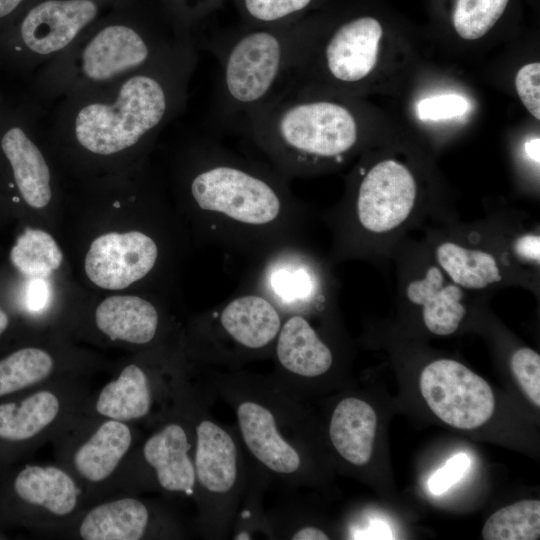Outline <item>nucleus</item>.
Returning a JSON list of instances; mask_svg holds the SVG:
<instances>
[{
	"instance_id": "obj_1",
	"label": "nucleus",
	"mask_w": 540,
	"mask_h": 540,
	"mask_svg": "<svg viewBox=\"0 0 540 540\" xmlns=\"http://www.w3.org/2000/svg\"><path fill=\"white\" fill-rule=\"evenodd\" d=\"M186 188L213 242L262 256L296 245L298 205L287 178L271 165L202 141Z\"/></svg>"
},
{
	"instance_id": "obj_2",
	"label": "nucleus",
	"mask_w": 540,
	"mask_h": 540,
	"mask_svg": "<svg viewBox=\"0 0 540 540\" xmlns=\"http://www.w3.org/2000/svg\"><path fill=\"white\" fill-rule=\"evenodd\" d=\"M197 45L181 41L146 68L69 97L68 126L80 148L114 156L154 137L183 107Z\"/></svg>"
},
{
	"instance_id": "obj_3",
	"label": "nucleus",
	"mask_w": 540,
	"mask_h": 540,
	"mask_svg": "<svg viewBox=\"0 0 540 540\" xmlns=\"http://www.w3.org/2000/svg\"><path fill=\"white\" fill-rule=\"evenodd\" d=\"M241 121L270 165L287 179L343 162L361 138L353 106L315 89L278 90Z\"/></svg>"
},
{
	"instance_id": "obj_4",
	"label": "nucleus",
	"mask_w": 540,
	"mask_h": 540,
	"mask_svg": "<svg viewBox=\"0 0 540 540\" xmlns=\"http://www.w3.org/2000/svg\"><path fill=\"white\" fill-rule=\"evenodd\" d=\"M312 33L296 26H254L209 43L219 66L215 108L242 119L270 98L294 67Z\"/></svg>"
},
{
	"instance_id": "obj_5",
	"label": "nucleus",
	"mask_w": 540,
	"mask_h": 540,
	"mask_svg": "<svg viewBox=\"0 0 540 540\" xmlns=\"http://www.w3.org/2000/svg\"><path fill=\"white\" fill-rule=\"evenodd\" d=\"M188 37H166L125 24H110L51 60L49 86L68 96L112 84L136 73Z\"/></svg>"
},
{
	"instance_id": "obj_6",
	"label": "nucleus",
	"mask_w": 540,
	"mask_h": 540,
	"mask_svg": "<svg viewBox=\"0 0 540 540\" xmlns=\"http://www.w3.org/2000/svg\"><path fill=\"white\" fill-rule=\"evenodd\" d=\"M94 0H45L0 30V67L26 73L67 51L97 17Z\"/></svg>"
},
{
	"instance_id": "obj_7",
	"label": "nucleus",
	"mask_w": 540,
	"mask_h": 540,
	"mask_svg": "<svg viewBox=\"0 0 540 540\" xmlns=\"http://www.w3.org/2000/svg\"><path fill=\"white\" fill-rule=\"evenodd\" d=\"M31 106L12 105L0 97V177L16 201L31 209L46 207L52 198L51 171L32 135Z\"/></svg>"
},
{
	"instance_id": "obj_8",
	"label": "nucleus",
	"mask_w": 540,
	"mask_h": 540,
	"mask_svg": "<svg viewBox=\"0 0 540 540\" xmlns=\"http://www.w3.org/2000/svg\"><path fill=\"white\" fill-rule=\"evenodd\" d=\"M421 394L432 412L446 424L471 430L493 415L495 398L489 384L463 364L439 359L420 376Z\"/></svg>"
},
{
	"instance_id": "obj_9",
	"label": "nucleus",
	"mask_w": 540,
	"mask_h": 540,
	"mask_svg": "<svg viewBox=\"0 0 540 540\" xmlns=\"http://www.w3.org/2000/svg\"><path fill=\"white\" fill-rule=\"evenodd\" d=\"M362 174L355 199L358 224L375 234L396 229L415 205L417 186L413 174L393 159L380 161Z\"/></svg>"
},
{
	"instance_id": "obj_10",
	"label": "nucleus",
	"mask_w": 540,
	"mask_h": 540,
	"mask_svg": "<svg viewBox=\"0 0 540 540\" xmlns=\"http://www.w3.org/2000/svg\"><path fill=\"white\" fill-rule=\"evenodd\" d=\"M159 257L156 241L144 232H108L96 237L86 253L89 280L106 290H121L147 276Z\"/></svg>"
},
{
	"instance_id": "obj_11",
	"label": "nucleus",
	"mask_w": 540,
	"mask_h": 540,
	"mask_svg": "<svg viewBox=\"0 0 540 540\" xmlns=\"http://www.w3.org/2000/svg\"><path fill=\"white\" fill-rule=\"evenodd\" d=\"M265 257L260 287L262 295L278 310L282 307L296 313L319 296V276L309 259L296 250V245L279 248Z\"/></svg>"
},
{
	"instance_id": "obj_12",
	"label": "nucleus",
	"mask_w": 540,
	"mask_h": 540,
	"mask_svg": "<svg viewBox=\"0 0 540 540\" xmlns=\"http://www.w3.org/2000/svg\"><path fill=\"white\" fill-rule=\"evenodd\" d=\"M236 416L244 443L261 464L284 475L300 469L301 456L280 433L271 410L256 401L245 400L236 407Z\"/></svg>"
},
{
	"instance_id": "obj_13",
	"label": "nucleus",
	"mask_w": 540,
	"mask_h": 540,
	"mask_svg": "<svg viewBox=\"0 0 540 540\" xmlns=\"http://www.w3.org/2000/svg\"><path fill=\"white\" fill-rule=\"evenodd\" d=\"M196 482L209 494L226 495L238 481V448L227 430L210 419L196 426Z\"/></svg>"
},
{
	"instance_id": "obj_14",
	"label": "nucleus",
	"mask_w": 540,
	"mask_h": 540,
	"mask_svg": "<svg viewBox=\"0 0 540 540\" xmlns=\"http://www.w3.org/2000/svg\"><path fill=\"white\" fill-rule=\"evenodd\" d=\"M223 331L240 346L259 350L276 340L282 320L278 308L264 295L243 294L221 310Z\"/></svg>"
},
{
	"instance_id": "obj_15",
	"label": "nucleus",
	"mask_w": 540,
	"mask_h": 540,
	"mask_svg": "<svg viewBox=\"0 0 540 540\" xmlns=\"http://www.w3.org/2000/svg\"><path fill=\"white\" fill-rule=\"evenodd\" d=\"M191 444L184 427L169 423L144 443L143 455L155 470L160 486L169 492L190 494L196 484Z\"/></svg>"
},
{
	"instance_id": "obj_16",
	"label": "nucleus",
	"mask_w": 540,
	"mask_h": 540,
	"mask_svg": "<svg viewBox=\"0 0 540 540\" xmlns=\"http://www.w3.org/2000/svg\"><path fill=\"white\" fill-rule=\"evenodd\" d=\"M95 323L113 341L142 345L154 339L159 315L156 307L140 296L113 295L98 304Z\"/></svg>"
},
{
	"instance_id": "obj_17",
	"label": "nucleus",
	"mask_w": 540,
	"mask_h": 540,
	"mask_svg": "<svg viewBox=\"0 0 540 540\" xmlns=\"http://www.w3.org/2000/svg\"><path fill=\"white\" fill-rule=\"evenodd\" d=\"M276 356L285 370L307 378L326 373L333 362L330 348L298 313L282 323L276 338Z\"/></svg>"
},
{
	"instance_id": "obj_18",
	"label": "nucleus",
	"mask_w": 540,
	"mask_h": 540,
	"mask_svg": "<svg viewBox=\"0 0 540 540\" xmlns=\"http://www.w3.org/2000/svg\"><path fill=\"white\" fill-rule=\"evenodd\" d=\"M407 298L422 307L426 328L436 335L454 333L465 316L461 303L463 292L456 284L444 285V276L431 266L423 278L411 281L406 288Z\"/></svg>"
},
{
	"instance_id": "obj_19",
	"label": "nucleus",
	"mask_w": 540,
	"mask_h": 540,
	"mask_svg": "<svg viewBox=\"0 0 540 540\" xmlns=\"http://www.w3.org/2000/svg\"><path fill=\"white\" fill-rule=\"evenodd\" d=\"M376 427L374 409L361 399L349 397L335 407L329 436L340 456L353 465L363 466L371 459Z\"/></svg>"
},
{
	"instance_id": "obj_20",
	"label": "nucleus",
	"mask_w": 540,
	"mask_h": 540,
	"mask_svg": "<svg viewBox=\"0 0 540 540\" xmlns=\"http://www.w3.org/2000/svg\"><path fill=\"white\" fill-rule=\"evenodd\" d=\"M14 490L24 502L55 516L72 513L78 504L79 490L75 481L55 466H25L15 478Z\"/></svg>"
},
{
	"instance_id": "obj_21",
	"label": "nucleus",
	"mask_w": 540,
	"mask_h": 540,
	"mask_svg": "<svg viewBox=\"0 0 540 540\" xmlns=\"http://www.w3.org/2000/svg\"><path fill=\"white\" fill-rule=\"evenodd\" d=\"M145 504L126 497L99 504L83 517L79 534L85 540H138L148 527Z\"/></svg>"
},
{
	"instance_id": "obj_22",
	"label": "nucleus",
	"mask_w": 540,
	"mask_h": 540,
	"mask_svg": "<svg viewBox=\"0 0 540 540\" xmlns=\"http://www.w3.org/2000/svg\"><path fill=\"white\" fill-rule=\"evenodd\" d=\"M132 444V432L125 422H103L74 454L78 473L90 482L107 479L117 468Z\"/></svg>"
},
{
	"instance_id": "obj_23",
	"label": "nucleus",
	"mask_w": 540,
	"mask_h": 540,
	"mask_svg": "<svg viewBox=\"0 0 540 540\" xmlns=\"http://www.w3.org/2000/svg\"><path fill=\"white\" fill-rule=\"evenodd\" d=\"M152 397L149 379L136 364L124 367L117 378L107 383L96 401V411L112 420L132 421L146 416Z\"/></svg>"
},
{
	"instance_id": "obj_24",
	"label": "nucleus",
	"mask_w": 540,
	"mask_h": 540,
	"mask_svg": "<svg viewBox=\"0 0 540 540\" xmlns=\"http://www.w3.org/2000/svg\"><path fill=\"white\" fill-rule=\"evenodd\" d=\"M60 411L58 397L42 390L20 402L0 405V438L9 441L30 439L47 428Z\"/></svg>"
},
{
	"instance_id": "obj_25",
	"label": "nucleus",
	"mask_w": 540,
	"mask_h": 540,
	"mask_svg": "<svg viewBox=\"0 0 540 540\" xmlns=\"http://www.w3.org/2000/svg\"><path fill=\"white\" fill-rule=\"evenodd\" d=\"M436 258L452 281L467 289H482L502 279L495 257L482 250L447 241L438 246Z\"/></svg>"
},
{
	"instance_id": "obj_26",
	"label": "nucleus",
	"mask_w": 540,
	"mask_h": 540,
	"mask_svg": "<svg viewBox=\"0 0 540 540\" xmlns=\"http://www.w3.org/2000/svg\"><path fill=\"white\" fill-rule=\"evenodd\" d=\"M10 263L27 278H43L57 270L63 260L62 251L47 232L26 228L11 247Z\"/></svg>"
},
{
	"instance_id": "obj_27",
	"label": "nucleus",
	"mask_w": 540,
	"mask_h": 540,
	"mask_svg": "<svg viewBox=\"0 0 540 540\" xmlns=\"http://www.w3.org/2000/svg\"><path fill=\"white\" fill-rule=\"evenodd\" d=\"M53 357L38 347H23L0 359V397L33 386L50 376Z\"/></svg>"
},
{
	"instance_id": "obj_28",
	"label": "nucleus",
	"mask_w": 540,
	"mask_h": 540,
	"mask_svg": "<svg viewBox=\"0 0 540 540\" xmlns=\"http://www.w3.org/2000/svg\"><path fill=\"white\" fill-rule=\"evenodd\" d=\"M485 540H536L540 537V502L522 500L494 512L482 529Z\"/></svg>"
},
{
	"instance_id": "obj_29",
	"label": "nucleus",
	"mask_w": 540,
	"mask_h": 540,
	"mask_svg": "<svg viewBox=\"0 0 540 540\" xmlns=\"http://www.w3.org/2000/svg\"><path fill=\"white\" fill-rule=\"evenodd\" d=\"M509 0H456L452 22L463 39L483 37L498 21Z\"/></svg>"
},
{
	"instance_id": "obj_30",
	"label": "nucleus",
	"mask_w": 540,
	"mask_h": 540,
	"mask_svg": "<svg viewBox=\"0 0 540 540\" xmlns=\"http://www.w3.org/2000/svg\"><path fill=\"white\" fill-rule=\"evenodd\" d=\"M312 0H242L246 15L259 26H275L303 11Z\"/></svg>"
},
{
	"instance_id": "obj_31",
	"label": "nucleus",
	"mask_w": 540,
	"mask_h": 540,
	"mask_svg": "<svg viewBox=\"0 0 540 540\" xmlns=\"http://www.w3.org/2000/svg\"><path fill=\"white\" fill-rule=\"evenodd\" d=\"M511 370L521 389L531 402L540 406V356L527 347L516 350L511 357Z\"/></svg>"
},
{
	"instance_id": "obj_32",
	"label": "nucleus",
	"mask_w": 540,
	"mask_h": 540,
	"mask_svg": "<svg viewBox=\"0 0 540 540\" xmlns=\"http://www.w3.org/2000/svg\"><path fill=\"white\" fill-rule=\"evenodd\" d=\"M468 108L463 96L444 94L421 100L417 104V113L422 120H443L461 116Z\"/></svg>"
},
{
	"instance_id": "obj_33",
	"label": "nucleus",
	"mask_w": 540,
	"mask_h": 540,
	"mask_svg": "<svg viewBox=\"0 0 540 540\" xmlns=\"http://www.w3.org/2000/svg\"><path fill=\"white\" fill-rule=\"evenodd\" d=\"M516 92L529 113L540 119V63L522 66L515 76Z\"/></svg>"
},
{
	"instance_id": "obj_34",
	"label": "nucleus",
	"mask_w": 540,
	"mask_h": 540,
	"mask_svg": "<svg viewBox=\"0 0 540 540\" xmlns=\"http://www.w3.org/2000/svg\"><path fill=\"white\" fill-rule=\"evenodd\" d=\"M469 467L470 459L466 454L458 453L452 456L442 468L430 477L429 490L434 495L446 492L464 477Z\"/></svg>"
},
{
	"instance_id": "obj_35",
	"label": "nucleus",
	"mask_w": 540,
	"mask_h": 540,
	"mask_svg": "<svg viewBox=\"0 0 540 540\" xmlns=\"http://www.w3.org/2000/svg\"><path fill=\"white\" fill-rule=\"evenodd\" d=\"M516 254L522 259L539 262L540 261V238L538 235L525 234L517 238L514 243Z\"/></svg>"
},
{
	"instance_id": "obj_36",
	"label": "nucleus",
	"mask_w": 540,
	"mask_h": 540,
	"mask_svg": "<svg viewBox=\"0 0 540 540\" xmlns=\"http://www.w3.org/2000/svg\"><path fill=\"white\" fill-rule=\"evenodd\" d=\"M46 296V284L43 280L41 278L32 279L27 290L28 307L31 309L41 308Z\"/></svg>"
},
{
	"instance_id": "obj_37",
	"label": "nucleus",
	"mask_w": 540,
	"mask_h": 540,
	"mask_svg": "<svg viewBox=\"0 0 540 540\" xmlns=\"http://www.w3.org/2000/svg\"><path fill=\"white\" fill-rule=\"evenodd\" d=\"M291 539L294 540H327L328 535L319 528L308 526L303 527L293 533Z\"/></svg>"
},
{
	"instance_id": "obj_38",
	"label": "nucleus",
	"mask_w": 540,
	"mask_h": 540,
	"mask_svg": "<svg viewBox=\"0 0 540 540\" xmlns=\"http://www.w3.org/2000/svg\"><path fill=\"white\" fill-rule=\"evenodd\" d=\"M540 140L539 138H533L525 143V152L527 156L534 162L539 164V149Z\"/></svg>"
},
{
	"instance_id": "obj_39",
	"label": "nucleus",
	"mask_w": 540,
	"mask_h": 540,
	"mask_svg": "<svg viewBox=\"0 0 540 540\" xmlns=\"http://www.w3.org/2000/svg\"><path fill=\"white\" fill-rule=\"evenodd\" d=\"M10 324V317L5 308L0 304V336L7 330Z\"/></svg>"
},
{
	"instance_id": "obj_40",
	"label": "nucleus",
	"mask_w": 540,
	"mask_h": 540,
	"mask_svg": "<svg viewBox=\"0 0 540 540\" xmlns=\"http://www.w3.org/2000/svg\"><path fill=\"white\" fill-rule=\"evenodd\" d=\"M2 185H3V183H2V181L0 180V200H1V199L4 200V198H1V194L5 192V191L3 190V188H2Z\"/></svg>"
}]
</instances>
